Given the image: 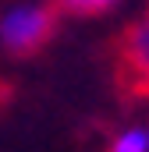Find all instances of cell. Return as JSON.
Here are the masks:
<instances>
[{
    "label": "cell",
    "instance_id": "1",
    "mask_svg": "<svg viewBox=\"0 0 149 152\" xmlns=\"http://www.w3.org/2000/svg\"><path fill=\"white\" fill-rule=\"evenodd\" d=\"M53 32V14L46 4H14L0 14V46L11 53H32Z\"/></svg>",
    "mask_w": 149,
    "mask_h": 152
},
{
    "label": "cell",
    "instance_id": "2",
    "mask_svg": "<svg viewBox=\"0 0 149 152\" xmlns=\"http://www.w3.org/2000/svg\"><path fill=\"white\" fill-rule=\"evenodd\" d=\"M124 64L139 81L149 85V14L139 18L124 36Z\"/></svg>",
    "mask_w": 149,
    "mask_h": 152
},
{
    "label": "cell",
    "instance_id": "3",
    "mask_svg": "<svg viewBox=\"0 0 149 152\" xmlns=\"http://www.w3.org/2000/svg\"><path fill=\"white\" fill-rule=\"evenodd\" d=\"M110 152H149V127H142V124L124 127L110 142Z\"/></svg>",
    "mask_w": 149,
    "mask_h": 152
},
{
    "label": "cell",
    "instance_id": "4",
    "mask_svg": "<svg viewBox=\"0 0 149 152\" xmlns=\"http://www.w3.org/2000/svg\"><path fill=\"white\" fill-rule=\"evenodd\" d=\"M68 11H74V14H100V11H107V7H114L117 0H60Z\"/></svg>",
    "mask_w": 149,
    "mask_h": 152
}]
</instances>
